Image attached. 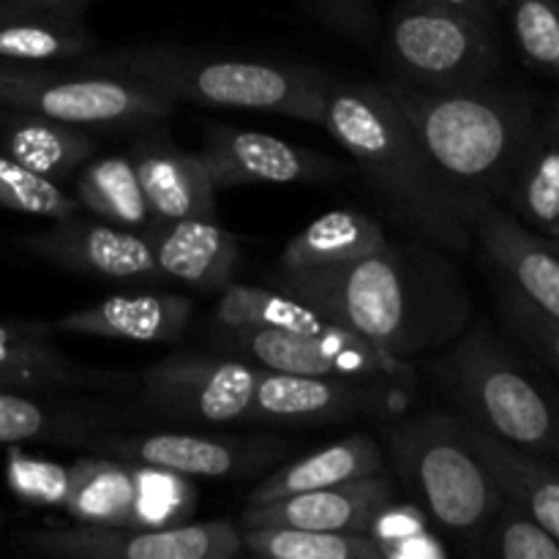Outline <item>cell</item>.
<instances>
[{
  "instance_id": "e0dca14e",
  "label": "cell",
  "mask_w": 559,
  "mask_h": 559,
  "mask_svg": "<svg viewBox=\"0 0 559 559\" xmlns=\"http://www.w3.org/2000/svg\"><path fill=\"white\" fill-rule=\"evenodd\" d=\"M393 502V484L385 473L347 480L328 489L300 491L278 500L246 506L238 527H300L325 533H369L377 513Z\"/></svg>"
},
{
  "instance_id": "ba28073f",
  "label": "cell",
  "mask_w": 559,
  "mask_h": 559,
  "mask_svg": "<svg viewBox=\"0 0 559 559\" xmlns=\"http://www.w3.org/2000/svg\"><path fill=\"white\" fill-rule=\"evenodd\" d=\"M0 107L47 115L71 126H134L164 120L173 102L147 87L96 71H52L0 63Z\"/></svg>"
},
{
  "instance_id": "6da1fadb",
  "label": "cell",
  "mask_w": 559,
  "mask_h": 559,
  "mask_svg": "<svg viewBox=\"0 0 559 559\" xmlns=\"http://www.w3.org/2000/svg\"><path fill=\"white\" fill-rule=\"evenodd\" d=\"M278 289L396 358L445 349L473 317V298L445 249L388 243L360 260L278 276Z\"/></svg>"
},
{
  "instance_id": "277c9868",
  "label": "cell",
  "mask_w": 559,
  "mask_h": 559,
  "mask_svg": "<svg viewBox=\"0 0 559 559\" xmlns=\"http://www.w3.org/2000/svg\"><path fill=\"white\" fill-rule=\"evenodd\" d=\"M80 71L112 74L167 102L262 109L304 123H322L331 76L317 69L229 58L180 47H134L76 58Z\"/></svg>"
},
{
  "instance_id": "cb8c5ba5",
  "label": "cell",
  "mask_w": 559,
  "mask_h": 559,
  "mask_svg": "<svg viewBox=\"0 0 559 559\" xmlns=\"http://www.w3.org/2000/svg\"><path fill=\"white\" fill-rule=\"evenodd\" d=\"M467 426L480 456L486 459L491 475L500 484L502 497L516 502L559 540V462L508 445V442L475 429L473 424Z\"/></svg>"
},
{
  "instance_id": "8992f818",
  "label": "cell",
  "mask_w": 559,
  "mask_h": 559,
  "mask_svg": "<svg viewBox=\"0 0 559 559\" xmlns=\"http://www.w3.org/2000/svg\"><path fill=\"white\" fill-rule=\"evenodd\" d=\"M431 371L459 418L508 445L559 462V393L489 328H464Z\"/></svg>"
},
{
  "instance_id": "ffe728a7",
  "label": "cell",
  "mask_w": 559,
  "mask_h": 559,
  "mask_svg": "<svg viewBox=\"0 0 559 559\" xmlns=\"http://www.w3.org/2000/svg\"><path fill=\"white\" fill-rule=\"evenodd\" d=\"M162 276L178 278L197 289H224L233 282L240 246L233 233L207 218H151L145 229Z\"/></svg>"
},
{
  "instance_id": "9a60e30c",
  "label": "cell",
  "mask_w": 559,
  "mask_h": 559,
  "mask_svg": "<svg viewBox=\"0 0 559 559\" xmlns=\"http://www.w3.org/2000/svg\"><path fill=\"white\" fill-rule=\"evenodd\" d=\"M200 156L205 158L216 189L251 183H328L347 175V167L338 158L262 131L229 126H207Z\"/></svg>"
},
{
  "instance_id": "d4e9b609",
  "label": "cell",
  "mask_w": 559,
  "mask_h": 559,
  "mask_svg": "<svg viewBox=\"0 0 559 559\" xmlns=\"http://www.w3.org/2000/svg\"><path fill=\"white\" fill-rule=\"evenodd\" d=\"M93 49L96 38L82 25V16L52 14L16 0H0V60L5 63L76 60Z\"/></svg>"
},
{
  "instance_id": "2e32d148",
  "label": "cell",
  "mask_w": 559,
  "mask_h": 559,
  "mask_svg": "<svg viewBox=\"0 0 559 559\" xmlns=\"http://www.w3.org/2000/svg\"><path fill=\"white\" fill-rule=\"evenodd\" d=\"M469 227L502 282L559 320V238L524 227L500 202L478 207Z\"/></svg>"
},
{
  "instance_id": "4fadbf2b",
  "label": "cell",
  "mask_w": 559,
  "mask_h": 559,
  "mask_svg": "<svg viewBox=\"0 0 559 559\" xmlns=\"http://www.w3.org/2000/svg\"><path fill=\"white\" fill-rule=\"evenodd\" d=\"M91 451L147 467L173 469L186 478H233L251 475L276 462L287 445L271 437L238 440L218 435H180V431H153V435L93 437Z\"/></svg>"
},
{
  "instance_id": "5bb4252c",
  "label": "cell",
  "mask_w": 559,
  "mask_h": 559,
  "mask_svg": "<svg viewBox=\"0 0 559 559\" xmlns=\"http://www.w3.org/2000/svg\"><path fill=\"white\" fill-rule=\"evenodd\" d=\"M16 246L38 260L52 262L80 276L112 278V282L164 278L142 229L87 222L76 213L55 218L41 233L22 235L16 238Z\"/></svg>"
},
{
  "instance_id": "52a82bcc",
  "label": "cell",
  "mask_w": 559,
  "mask_h": 559,
  "mask_svg": "<svg viewBox=\"0 0 559 559\" xmlns=\"http://www.w3.org/2000/svg\"><path fill=\"white\" fill-rule=\"evenodd\" d=\"M385 52L396 80L426 91H467L500 69L495 31L431 0H402L391 11Z\"/></svg>"
},
{
  "instance_id": "f1b7e54d",
  "label": "cell",
  "mask_w": 559,
  "mask_h": 559,
  "mask_svg": "<svg viewBox=\"0 0 559 559\" xmlns=\"http://www.w3.org/2000/svg\"><path fill=\"white\" fill-rule=\"evenodd\" d=\"M44 322H0V369L36 371L49 377L60 391H123L131 377L118 371L85 369L66 358L52 344Z\"/></svg>"
},
{
  "instance_id": "7c38bea8",
  "label": "cell",
  "mask_w": 559,
  "mask_h": 559,
  "mask_svg": "<svg viewBox=\"0 0 559 559\" xmlns=\"http://www.w3.org/2000/svg\"><path fill=\"white\" fill-rule=\"evenodd\" d=\"M407 385L409 382L309 377L260 369L246 420L284 429L338 424L360 413H385L393 396L407 391Z\"/></svg>"
},
{
  "instance_id": "ab89813d",
  "label": "cell",
  "mask_w": 559,
  "mask_h": 559,
  "mask_svg": "<svg viewBox=\"0 0 559 559\" xmlns=\"http://www.w3.org/2000/svg\"><path fill=\"white\" fill-rule=\"evenodd\" d=\"M0 391H25V393H47L60 391L49 377L36 374V371L22 369H0Z\"/></svg>"
},
{
  "instance_id": "ac0fdd59",
  "label": "cell",
  "mask_w": 559,
  "mask_h": 559,
  "mask_svg": "<svg viewBox=\"0 0 559 559\" xmlns=\"http://www.w3.org/2000/svg\"><path fill=\"white\" fill-rule=\"evenodd\" d=\"M189 298L175 293H134L112 295L87 309L71 311L52 322H44L49 333H74V336L123 338L140 344L178 342L191 322Z\"/></svg>"
},
{
  "instance_id": "d6a6232c",
  "label": "cell",
  "mask_w": 559,
  "mask_h": 559,
  "mask_svg": "<svg viewBox=\"0 0 559 559\" xmlns=\"http://www.w3.org/2000/svg\"><path fill=\"white\" fill-rule=\"evenodd\" d=\"M197 506V489L191 478L173 469L136 464V489L131 527L158 530L175 527L189 519Z\"/></svg>"
},
{
  "instance_id": "d6986e66",
  "label": "cell",
  "mask_w": 559,
  "mask_h": 559,
  "mask_svg": "<svg viewBox=\"0 0 559 559\" xmlns=\"http://www.w3.org/2000/svg\"><path fill=\"white\" fill-rule=\"evenodd\" d=\"M142 194L158 222L207 218L216 222V183L200 153H186L173 142L145 140L131 153Z\"/></svg>"
},
{
  "instance_id": "4316f807",
  "label": "cell",
  "mask_w": 559,
  "mask_h": 559,
  "mask_svg": "<svg viewBox=\"0 0 559 559\" xmlns=\"http://www.w3.org/2000/svg\"><path fill=\"white\" fill-rule=\"evenodd\" d=\"M391 243L385 229L371 216L349 207L325 213L317 222H311L304 233L295 235L282 254V271H311V267H331L342 262L360 260L382 246Z\"/></svg>"
},
{
  "instance_id": "30bf717a",
  "label": "cell",
  "mask_w": 559,
  "mask_h": 559,
  "mask_svg": "<svg viewBox=\"0 0 559 559\" xmlns=\"http://www.w3.org/2000/svg\"><path fill=\"white\" fill-rule=\"evenodd\" d=\"M14 546L52 559H235L246 551L229 519L158 530L80 524L22 533Z\"/></svg>"
},
{
  "instance_id": "7a4b0ae2",
  "label": "cell",
  "mask_w": 559,
  "mask_h": 559,
  "mask_svg": "<svg viewBox=\"0 0 559 559\" xmlns=\"http://www.w3.org/2000/svg\"><path fill=\"white\" fill-rule=\"evenodd\" d=\"M320 126L355 158L402 227L445 251H469V213L442 183L418 134L382 82L331 76Z\"/></svg>"
},
{
  "instance_id": "603a6c76",
  "label": "cell",
  "mask_w": 559,
  "mask_h": 559,
  "mask_svg": "<svg viewBox=\"0 0 559 559\" xmlns=\"http://www.w3.org/2000/svg\"><path fill=\"white\" fill-rule=\"evenodd\" d=\"M377 473H385V456L380 445L369 435H349L267 475L249 495V506L300 495V491L328 489V486L369 478Z\"/></svg>"
},
{
  "instance_id": "44dd1931",
  "label": "cell",
  "mask_w": 559,
  "mask_h": 559,
  "mask_svg": "<svg viewBox=\"0 0 559 559\" xmlns=\"http://www.w3.org/2000/svg\"><path fill=\"white\" fill-rule=\"evenodd\" d=\"M98 142L80 126L60 123L47 115L0 107V153L20 167L63 183L96 153Z\"/></svg>"
},
{
  "instance_id": "9c48e42d",
  "label": "cell",
  "mask_w": 559,
  "mask_h": 559,
  "mask_svg": "<svg viewBox=\"0 0 559 559\" xmlns=\"http://www.w3.org/2000/svg\"><path fill=\"white\" fill-rule=\"evenodd\" d=\"M222 355L249 360L260 369L309 377H353V380H413L409 360L385 353L369 338L331 325L317 333H284L271 328L216 333Z\"/></svg>"
},
{
  "instance_id": "1f68e13d",
  "label": "cell",
  "mask_w": 559,
  "mask_h": 559,
  "mask_svg": "<svg viewBox=\"0 0 559 559\" xmlns=\"http://www.w3.org/2000/svg\"><path fill=\"white\" fill-rule=\"evenodd\" d=\"M243 549L265 559H382L369 533H325L300 527H246Z\"/></svg>"
},
{
  "instance_id": "5b68a950",
  "label": "cell",
  "mask_w": 559,
  "mask_h": 559,
  "mask_svg": "<svg viewBox=\"0 0 559 559\" xmlns=\"http://www.w3.org/2000/svg\"><path fill=\"white\" fill-rule=\"evenodd\" d=\"M388 456L420 511L464 551L480 555L502 489L480 456L467 420L426 409L388 431Z\"/></svg>"
},
{
  "instance_id": "74e56055",
  "label": "cell",
  "mask_w": 559,
  "mask_h": 559,
  "mask_svg": "<svg viewBox=\"0 0 559 559\" xmlns=\"http://www.w3.org/2000/svg\"><path fill=\"white\" fill-rule=\"evenodd\" d=\"M5 478L11 491L31 506H63L69 489V467L27 456L16 445H11L5 456Z\"/></svg>"
},
{
  "instance_id": "f546056e",
  "label": "cell",
  "mask_w": 559,
  "mask_h": 559,
  "mask_svg": "<svg viewBox=\"0 0 559 559\" xmlns=\"http://www.w3.org/2000/svg\"><path fill=\"white\" fill-rule=\"evenodd\" d=\"M216 333L222 331H246V328H271L284 333H317L331 328L325 317L311 309L304 300L293 298L284 289L249 287V284H233L222 289L216 311H213Z\"/></svg>"
},
{
  "instance_id": "7bdbcfd3",
  "label": "cell",
  "mask_w": 559,
  "mask_h": 559,
  "mask_svg": "<svg viewBox=\"0 0 559 559\" xmlns=\"http://www.w3.org/2000/svg\"><path fill=\"white\" fill-rule=\"evenodd\" d=\"M551 120H555V123L559 126V109H557V112H555V118H551Z\"/></svg>"
},
{
  "instance_id": "b9f144b4",
  "label": "cell",
  "mask_w": 559,
  "mask_h": 559,
  "mask_svg": "<svg viewBox=\"0 0 559 559\" xmlns=\"http://www.w3.org/2000/svg\"><path fill=\"white\" fill-rule=\"evenodd\" d=\"M16 3L33 5V9L41 11H52V14H63V16H82L85 5L91 0H16Z\"/></svg>"
},
{
  "instance_id": "83f0119b",
  "label": "cell",
  "mask_w": 559,
  "mask_h": 559,
  "mask_svg": "<svg viewBox=\"0 0 559 559\" xmlns=\"http://www.w3.org/2000/svg\"><path fill=\"white\" fill-rule=\"evenodd\" d=\"M136 464L115 456H82L69 467L63 508L80 524L131 527Z\"/></svg>"
},
{
  "instance_id": "8fae6325",
  "label": "cell",
  "mask_w": 559,
  "mask_h": 559,
  "mask_svg": "<svg viewBox=\"0 0 559 559\" xmlns=\"http://www.w3.org/2000/svg\"><path fill=\"white\" fill-rule=\"evenodd\" d=\"M257 369L233 355H173L142 374L140 402L151 415L194 424L249 418Z\"/></svg>"
},
{
  "instance_id": "4dcf8cb0",
  "label": "cell",
  "mask_w": 559,
  "mask_h": 559,
  "mask_svg": "<svg viewBox=\"0 0 559 559\" xmlns=\"http://www.w3.org/2000/svg\"><path fill=\"white\" fill-rule=\"evenodd\" d=\"M74 200L82 211L118 227L145 229L153 218L131 156H104L87 164L76 180Z\"/></svg>"
},
{
  "instance_id": "836d02e7",
  "label": "cell",
  "mask_w": 559,
  "mask_h": 559,
  "mask_svg": "<svg viewBox=\"0 0 559 559\" xmlns=\"http://www.w3.org/2000/svg\"><path fill=\"white\" fill-rule=\"evenodd\" d=\"M480 555L500 559H559V540L516 502L502 497L500 511L484 535Z\"/></svg>"
},
{
  "instance_id": "3957f363",
  "label": "cell",
  "mask_w": 559,
  "mask_h": 559,
  "mask_svg": "<svg viewBox=\"0 0 559 559\" xmlns=\"http://www.w3.org/2000/svg\"><path fill=\"white\" fill-rule=\"evenodd\" d=\"M418 134L426 156L453 197L473 213L500 202L524 147L538 129L535 102L491 82L467 91H426L402 80L382 82Z\"/></svg>"
},
{
  "instance_id": "d590c367",
  "label": "cell",
  "mask_w": 559,
  "mask_h": 559,
  "mask_svg": "<svg viewBox=\"0 0 559 559\" xmlns=\"http://www.w3.org/2000/svg\"><path fill=\"white\" fill-rule=\"evenodd\" d=\"M497 304L513 336L559 380V320L535 309L511 284L497 276Z\"/></svg>"
},
{
  "instance_id": "60d3db41",
  "label": "cell",
  "mask_w": 559,
  "mask_h": 559,
  "mask_svg": "<svg viewBox=\"0 0 559 559\" xmlns=\"http://www.w3.org/2000/svg\"><path fill=\"white\" fill-rule=\"evenodd\" d=\"M431 3L448 5L453 11H462L469 20L480 22L484 27L495 31V3L491 0H431Z\"/></svg>"
},
{
  "instance_id": "e575fe53",
  "label": "cell",
  "mask_w": 559,
  "mask_h": 559,
  "mask_svg": "<svg viewBox=\"0 0 559 559\" xmlns=\"http://www.w3.org/2000/svg\"><path fill=\"white\" fill-rule=\"evenodd\" d=\"M0 211L27 213V216H41L55 222V218L76 213L80 205L58 183L20 167L0 153Z\"/></svg>"
},
{
  "instance_id": "8d00e7d4",
  "label": "cell",
  "mask_w": 559,
  "mask_h": 559,
  "mask_svg": "<svg viewBox=\"0 0 559 559\" xmlns=\"http://www.w3.org/2000/svg\"><path fill=\"white\" fill-rule=\"evenodd\" d=\"M511 22L527 63L559 74V0H511Z\"/></svg>"
},
{
  "instance_id": "f35d334b",
  "label": "cell",
  "mask_w": 559,
  "mask_h": 559,
  "mask_svg": "<svg viewBox=\"0 0 559 559\" xmlns=\"http://www.w3.org/2000/svg\"><path fill=\"white\" fill-rule=\"evenodd\" d=\"M304 5L333 33L355 44H374L382 33L380 14L371 0H304Z\"/></svg>"
},
{
  "instance_id": "7402d4cb",
  "label": "cell",
  "mask_w": 559,
  "mask_h": 559,
  "mask_svg": "<svg viewBox=\"0 0 559 559\" xmlns=\"http://www.w3.org/2000/svg\"><path fill=\"white\" fill-rule=\"evenodd\" d=\"M123 415L98 404L38 402L25 391H0V445L22 442H60L87 445L104 426L118 424Z\"/></svg>"
},
{
  "instance_id": "484cf974",
  "label": "cell",
  "mask_w": 559,
  "mask_h": 559,
  "mask_svg": "<svg viewBox=\"0 0 559 559\" xmlns=\"http://www.w3.org/2000/svg\"><path fill=\"white\" fill-rule=\"evenodd\" d=\"M502 200L524 227L559 238V126L555 120L538 123Z\"/></svg>"
}]
</instances>
